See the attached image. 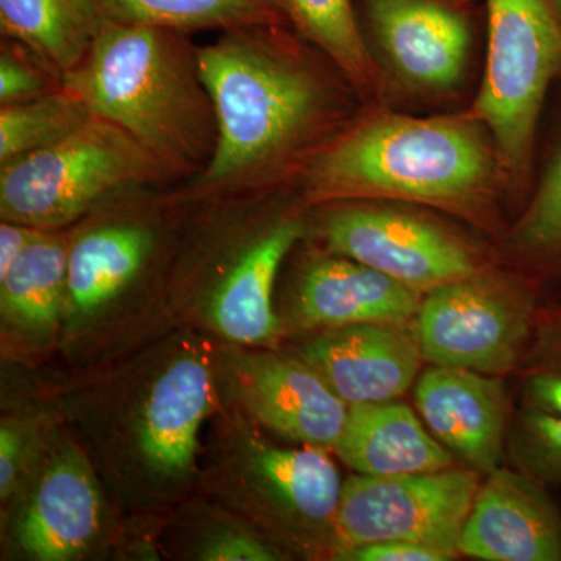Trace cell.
I'll return each instance as SVG.
<instances>
[{"label": "cell", "instance_id": "obj_1", "mask_svg": "<svg viewBox=\"0 0 561 561\" xmlns=\"http://www.w3.org/2000/svg\"><path fill=\"white\" fill-rule=\"evenodd\" d=\"M273 27L228 31L198 47L217 125L216 150L197 175L205 191H245L275 180L330 116L323 81Z\"/></svg>", "mask_w": 561, "mask_h": 561}, {"label": "cell", "instance_id": "obj_2", "mask_svg": "<svg viewBox=\"0 0 561 561\" xmlns=\"http://www.w3.org/2000/svg\"><path fill=\"white\" fill-rule=\"evenodd\" d=\"M92 116L117 125L168 173L201 175L217 144L198 47L183 32L106 18L87 57L62 76Z\"/></svg>", "mask_w": 561, "mask_h": 561}, {"label": "cell", "instance_id": "obj_3", "mask_svg": "<svg viewBox=\"0 0 561 561\" xmlns=\"http://www.w3.org/2000/svg\"><path fill=\"white\" fill-rule=\"evenodd\" d=\"M493 165L489 144L470 121L387 114L346 131L313 158L308 197L468 205L489 190Z\"/></svg>", "mask_w": 561, "mask_h": 561}, {"label": "cell", "instance_id": "obj_4", "mask_svg": "<svg viewBox=\"0 0 561 561\" xmlns=\"http://www.w3.org/2000/svg\"><path fill=\"white\" fill-rule=\"evenodd\" d=\"M165 175L128 133L92 116L54 146L2 164L0 214L35 230H57L111 192Z\"/></svg>", "mask_w": 561, "mask_h": 561}, {"label": "cell", "instance_id": "obj_5", "mask_svg": "<svg viewBox=\"0 0 561 561\" xmlns=\"http://www.w3.org/2000/svg\"><path fill=\"white\" fill-rule=\"evenodd\" d=\"M561 76V22L551 0H489V51L474 114L505 164L529 169L542 106Z\"/></svg>", "mask_w": 561, "mask_h": 561}, {"label": "cell", "instance_id": "obj_6", "mask_svg": "<svg viewBox=\"0 0 561 561\" xmlns=\"http://www.w3.org/2000/svg\"><path fill=\"white\" fill-rule=\"evenodd\" d=\"M476 470L357 474L343 483L334 522L346 548L419 541L459 552L461 527L479 490Z\"/></svg>", "mask_w": 561, "mask_h": 561}, {"label": "cell", "instance_id": "obj_7", "mask_svg": "<svg viewBox=\"0 0 561 561\" xmlns=\"http://www.w3.org/2000/svg\"><path fill=\"white\" fill-rule=\"evenodd\" d=\"M416 316L423 359L483 375L508 370L530 328L526 301L474 276L431 290Z\"/></svg>", "mask_w": 561, "mask_h": 561}, {"label": "cell", "instance_id": "obj_8", "mask_svg": "<svg viewBox=\"0 0 561 561\" xmlns=\"http://www.w3.org/2000/svg\"><path fill=\"white\" fill-rule=\"evenodd\" d=\"M324 239L337 256L368 265L419 291L471 278L476 272L463 243L430 221L397 210H337L324 224Z\"/></svg>", "mask_w": 561, "mask_h": 561}, {"label": "cell", "instance_id": "obj_9", "mask_svg": "<svg viewBox=\"0 0 561 561\" xmlns=\"http://www.w3.org/2000/svg\"><path fill=\"white\" fill-rule=\"evenodd\" d=\"M232 378L243 404L260 423L287 440L331 451L350 405L305 359L278 354H238Z\"/></svg>", "mask_w": 561, "mask_h": 561}, {"label": "cell", "instance_id": "obj_10", "mask_svg": "<svg viewBox=\"0 0 561 561\" xmlns=\"http://www.w3.org/2000/svg\"><path fill=\"white\" fill-rule=\"evenodd\" d=\"M459 552L485 561H561V513L537 479L496 468L479 486Z\"/></svg>", "mask_w": 561, "mask_h": 561}, {"label": "cell", "instance_id": "obj_11", "mask_svg": "<svg viewBox=\"0 0 561 561\" xmlns=\"http://www.w3.org/2000/svg\"><path fill=\"white\" fill-rule=\"evenodd\" d=\"M398 327L328 328L306 343L302 359L348 405L394 401L415 381L423 359L416 337Z\"/></svg>", "mask_w": 561, "mask_h": 561}, {"label": "cell", "instance_id": "obj_12", "mask_svg": "<svg viewBox=\"0 0 561 561\" xmlns=\"http://www.w3.org/2000/svg\"><path fill=\"white\" fill-rule=\"evenodd\" d=\"M415 402L432 435L449 453L476 471L500 468L507 398L497 379L435 365L416 383Z\"/></svg>", "mask_w": 561, "mask_h": 561}, {"label": "cell", "instance_id": "obj_13", "mask_svg": "<svg viewBox=\"0 0 561 561\" xmlns=\"http://www.w3.org/2000/svg\"><path fill=\"white\" fill-rule=\"evenodd\" d=\"M102 496L91 465L65 446L47 465L18 522L22 551L41 561L77 559L101 530Z\"/></svg>", "mask_w": 561, "mask_h": 561}, {"label": "cell", "instance_id": "obj_14", "mask_svg": "<svg viewBox=\"0 0 561 561\" xmlns=\"http://www.w3.org/2000/svg\"><path fill=\"white\" fill-rule=\"evenodd\" d=\"M373 28L402 79L426 90L459 81L471 35L456 11L432 0H368Z\"/></svg>", "mask_w": 561, "mask_h": 561}, {"label": "cell", "instance_id": "obj_15", "mask_svg": "<svg viewBox=\"0 0 561 561\" xmlns=\"http://www.w3.org/2000/svg\"><path fill=\"white\" fill-rule=\"evenodd\" d=\"M420 306L419 290L343 256L313 262L298 286L297 311L308 327L402 324Z\"/></svg>", "mask_w": 561, "mask_h": 561}, {"label": "cell", "instance_id": "obj_16", "mask_svg": "<svg viewBox=\"0 0 561 561\" xmlns=\"http://www.w3.org/2000/svg\"><path fill=\"white\" fill-rule=\"evenodd\" d=\"M364 476H401L451 468V453L408 405L397 401L350 405L334 449Z\"/></svg>", "mask_w": 561, "mask_h": 561}, {"label": "cell", "instance_id": "obj_17", "mask_svg": "<svg viewBox=\"0 0 561 561\" xmlns=\"http://www.w3.org/2000/svg\"><path fill=\"white\" fill-rule=\"evenodd\" d=\"M213 379L201 357H180L151 386L139 424V449L162 476L190 470L198 431L209 411Z\"/></svg>", "mask_w": 561, "mask_h": 561}, {"label": "cell", "instance_id": "obj_18", "mask_svg": "<svg viewBox=\"0 0 561 561\" xmlns=\"http://www.w3.org/2000/svg\"><path fill=\"white\" fill-rule=\"evenodd\" d=\"M297 221H284L257 239L236 262L210 302L214 327L230 341L256 345L276 334L273 286L280 262L300 238Z\"/></svg>", "mask_w": 561, "mask_h": 561}, {"label": "cell", "instance_id": "obj_19", "mask_svg": "<svg viewBox=\"0 0 561 561\" xmlns=\"http://www.w3.org/2000/svg\"><path fill=\"white\" fill-rule=\"evenodd\" d=\"M105 21L99 0H0L3 36L61 80L87 57Z\"/></svg>", "mask_w": 561, "mask_h": 561}, {"label": "cell", "instance_id": "obj_20", "mask_svg": "<svg viewBox=\"0 0 561 561\" xmlns=\"http://www.w3.org/2000/svg\"><path fill=\"white\" fill-rule=\"evenodd\" d=\"M150 250V232L136 225H111L81 236L68 256L72 311L87 317L108 305L138 275Z\"/></svg>", "mask_w": 561, "mask_h": 561}, {"label": "cell", "instance_id": "obj_21", "mask_svg": "<svg viewBox=\"0 0 561 561\" xmlns=\"http://www.w3.org/2000/svg\"><path fill=\"white\" fill-rule=\"evenodd\" d=\"M69 249L44 231L0 278L2 313L21 330L49 332L68 301Z\"/></svg>", "mask_w": 561, "mask_h": 561}, {"label": "cell", "instance_id": "obj_22", "mask_svg": "<svg viewBox=\"0 0 561 561\" xmlns=\"http://www.w3.org/2000/svg\"><path fill=\"white\" fill-rule=\"evenodd\" d=\"M251 467L264 485L291 513L321 523L334 518L341 502V476L327 449L275 448L253 443Z\"/></svg>", "mask_w": 561, "mask_h": 561}, {"label": "cell", "instance_id": "obj_23", "mask_svg": "<svg viewBox=\"0 0 561 561\" xmlns=\"http://www.w3.org/2000/svg\"><path fill=\"white\" fill-rule=\"evenodd\" d=\"M108 20L176 32L279 24V0H99Z\"/></svg>", "mask_w": 561, "mask_h": 561}, {"label": "cell", "instance_id": "obj_24", "mask_svg": "<svg viewBox=\"0 0 561 561\" xmlns=\"http://www.w3.org/2000/svg\"><path fill=\"white\" fill-rule=\"evenodd\" d=\"M298 32L311 41L357 87L373 77L370 54L351 0H279Z\"/></svg>", "mask_w": 561, "mask_h": 561}, {"label": "cell", "instance_id": "obj_25", "mask_svg": "<svg viewBox=\"0 0 561 561\" xmlns=\"http://www.w3.org/2000/svg\"><path fill=\"white\" fill-rule=\"evenodd\" d=\"M92 117L88 106L66 90L0 108V164H7L79 130Z\"/></svg>", "mask_w": 561, "mask_h": 561}, {"label": "cell", "instance_id": "obj_26", "mask_svg": "<svg viewBox=\"0 0 561 561\" xmlns=\"http://www.w3.org/2000/svg\"><path fill=\"white\" fill-rule=\"evenodd\" d=\"M516 239L542 260L561 261V138L542 171Z\"/></svg>", "mask_w": 561, "mask_h": 561}, {"label": "cell", "instance_id": "obj_27", "mask_svg": "<svg viewBox=\"0 0 561 561\" xmlns=\"http://www.w3.org/2000/svg\"><path fill=\"white\" fill-rule=\"evenodd\" d=\"M516 459L538 482L561 483V419L531 408L516 431Z\"/></svg>", "mask_w": 561, "mask_h": 561}, {"label": "cell", "instance_id": "obj_28", "mask_svg": "<svg viewBox=\"0 0 561 561\" xmlns=\"http://www.w3.org/2000/svg\"><path fill=\"white\" fill-rule=\"evenodd\" d=\"M10 44L3 43L0 55V105H18L61 90V77L46 68L31 51L20 54V44L14 43V47Z\"/></svg>", "mask_w": 561, "mask_h": 561}, {"label": "cell", "instance_id": "obj_29", "mask_svg": "<svg viewBox=\"0 0 561 561\" xmlns=\"http://www.w3.org/2000/svg\"><path fill=\"white\" fill-rule=\"evenodd\" d=\"M343 556L356 561H448L457 553L426 542L386 541L346 548Z\"/></svg>", "mask_w": 561, "mask_h": 561}, {"label": "cell", "instance_id": "obj_30", "mask_svg": "<svg viewBox=\"0 0 561 561\" xmlns=\"http://www.w3.org/2000/svg\"><path fill=\"white\" fill-rule=\"evenodd\" d=\"M202 560L208 561H273L278 553L271 546L242 531H225L208 541L201 553Z\"/></svg>", "mask_w": 561, "mask_h": 561}, {"label": "cell", "instance_id": "obj_31", "mask_svg": "<svg viewBox=\"0 0 561 561\" xmlns=\"http://www.w3.org/2000/svg\"><path fill=\"white\" fill-rule=\"evenodd\" d=\"M25 454V438L20 427L3 424L0 431V493L10 496Z\"/></svg>", "mask_w": 561, "mask_h": 561}, {"label": "cell", "instance_id": "obj_32", "mask_svg": "<svg viewBox=\"0 0 561 561\" xmlns=\"http://www.w3.org/2000/svg\"><path fill=\"white\" fill-rule=\"evenodd\" d=\"M43 232L27 227V225L16 224V221H2V225H0V278H3L9 273L14 262L20 260L21 254Z\"/></svg>", "mask_w": 561, "mask_h": 561}, {"label": "cell", "instance_id": "obj_33", "mask_svg": "<svg viewBox=\"0 0 561 561\" xmlns=\"http://www.w3.org/2000/svg\"><path fill=\"white\" fill-rule=\"evenodd\" d=\"M527 397L531 408L561 419V368L531 376L527 383Z\"/></svg>", "mask_w": 561, "mask_h": 561}, {"label": "cell", "instance_id": "obj_34", "mask_svg": "<svg viewBox=\"0 0 561 561\" xmlns=\"http://www.w3.org/2000/svg\"><path fill=\"white\" fill-rule=\"evenodd\" d=\"M553 10H556L557 16L561 22V0H551Z\"/></svg>", "mask_w": 561, "mask_h": 561}]
</instances>
